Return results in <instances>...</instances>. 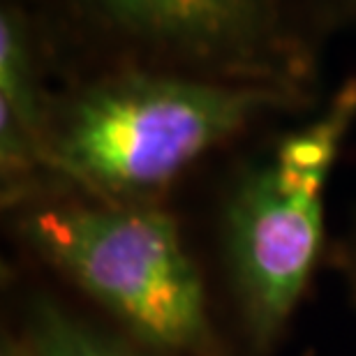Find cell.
Listing matches in <instances>:
<instances>
[{"label":"cell","instance_id":"6da1fadb","mask_svg":"<svg viewBox=\"0 0 356 356\" xmlns=\"http://www.w3.org/2000/svg\"><path fill=\"white\" fill-rule=\"evenodd\" d=\"M315 92L236 83L141 65L81 70L51 90V181L86 195L160 204L185 172L275 113L308 109Z\"/></svg>","mask_w":356,"mask_h":356},{"label":"cell","instance_id":"7a4b0ae2","mask_svg":"<svg viewBox=\"0 0 356 356\" xmlns=\"http://www.w3.org/2000/svg\"><path fill=\"white\" fill-rule=\"evenodd\" d=\"M12 211L28 248L151 352L229 356L178 222L160 204L54 185Z\"/></svg>","mask_w":356,"mask_h":356},{"label":"cell","instance_id":"3957f363","mask_svg":"<svg viewBox=\"0 0 356 356\" xmlns=\"http://www.w3.org/2000/svg\"><path fill=\"white\" fill-rule=\"evenodd\" d=\"M31 3V0H26ZM51 58L312 92L322 42L305 0H35Z\"/></svg>","mask_w":356,"mask_h":356},{"label":"cell","instance_id":"277c9868","mask_svg":"<svg viewBox=\"0 0 356 356\" xmlns=\"http://www.w3.org/2000/svg\"><path fill=\"white\" fill-rule=\"evenodd\" d=\"M356 125V76L270 141L236 176L222 213L229 280L248 343L266 354L308 287L324 238L326 185Z\"/></svg>","mask_w":356,"mask_h":356},{"label":"cell","instance_id":"5b68a950","mask_svg":"<svg viewBox=\"0 0 356 356\" xmlns=\"http://www.w3.org/2000/svg\"><path fill=\"white\" fill-rule=\"evenodd\" d=\"M54 63L38 12L26 0L0 5V178L3 204H19L54 188L47 165V125Z\"/></svg>","mask_w":356,"mask_h":356},{"label":"cell","instance_id":"8992f818","mask_svg":"<svg viewBox=\"0 0 356 356\" xmlns=\"http://www.w3.org/2000/svg\"><path fill=\"white\" fill-rule=\"evenodd\" d=\"M26 333L35 356H141L81 322L51 298H35L31 303Z\"/></svg>","mask_w":356,"mask_h":356},{"label":"cell","instance_id":"52a82bcc","mask_svg":"<svg viewBox=\"0 0 356 356\" xmlns=\"http://www.w3.org/2000/svg\"><path fill=\"white\" fill-rule=\"evenodd\" d=\"M305 10L319 42L331 33L356 26V0H305Z\"/></svg>","mask_w":356,"mask_h":356},{"label":"cell","instance_id":"ba28073f","mask_svg":"<svg viewBox=\"0 0 356 356\" xmlns=\"http://www.w3.org/2000/svg\"><path fill=\"white\" fill-rule=\"evenodd\" d=\"M0 356H35L31 352V347L26 345H19L17 340H10V338H5V343H3V354Z\"/></svg>","mask_w":356,"mask_h":356}]
</instances>
